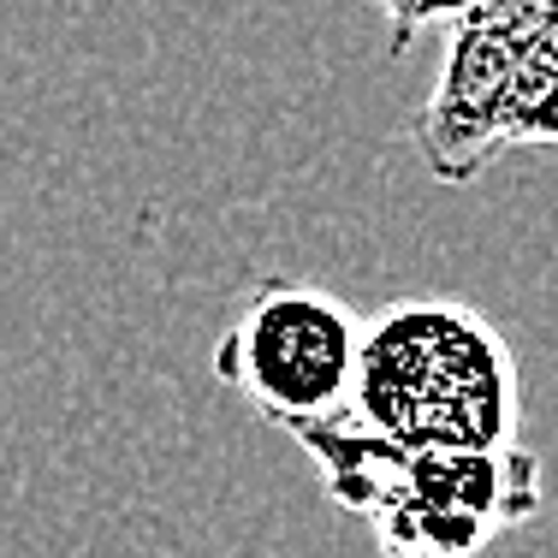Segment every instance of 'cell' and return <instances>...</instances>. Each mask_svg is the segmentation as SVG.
<instances>
[{
	"label": "cell",
	"mask_w": 558,
	"mask_h": 558,
	"mask_svg": "<svg viewBox=\"0 0 558 558\" xmlns=\"http://www.w3.org/2000/svg\"><path fill=\"white\" fill-rule=\"evenodd\" d=\"M286 434L315 463L322 494L368 523L380 558H475L547 505L541 458L517 440L487 451L398 446L356 422V410Z\"/></svg>",
	"instance_id": "obj_1"
},
{
	"label": "cell",
	"mask_w": 558,
	"mask_h": 558,
	"mask_svg": "<svg viewBox=\"0 0 558 558\" xmlns=\"http://www.w3.org/2000/svg\"><path fill=\"white\" fill-rule=\"evenodd\" d=\"M356 422L398 446L487 451L517 440V351L458 298H404L363 322Z\"/></svg>",
	"instance_id": "obj_2"
},
{
	"label": "cell",
	"mask_w": 558,
	"mask_h": 558,
	"mask_svg": "<svg viewBox=\"0 0 558 558\" xmlns=\"http://www.w3.org/2000/svg\"><path fill=\"white\" fill-rule=\"evenodd\" d=\"M363 315L310 279H262L215 339V380L274 428L333 422L356 404Z\"/></svg>",
	"instance_id": "obj_3"
},
{
	"label": "cell",
	"mask_w": 558,
	"mask_h": 558,
	"mask_svg": "<svg viewBox=\"0 0 558 558\" xmlns=\"http://www.w3.org/2000/svg\"><path fill=\"white\" fill-rule=\"evenodd\" d=\"M505 143L558 155V43H535L517 60L511 101H505Z\"/></svg>",
	"instance_id": "obj_4"
},
{
	"label": "cell",
	"mask_w": 558,
	"mask_h": 558,
	"mask_svg": "<svg viewBox=\"0 0 558 558\" xmlns=\"http://www.w3.org/2000/svg\"><path fill=\"white\" fill-rule=\"evenodd\" d=\"M463 19H470V12H463ZM475 19H482L517 60L535 43H558V0H482Z\"/></svg>",
	"instance_id": "obj_5"
},
{
	"label": "cell",
	"mask_w": 558,
	"mask_h": 558,
	"mask_svg": "<svg viewBox=\"0 0 558 558\" xmlns=\"http://www.w3.org/2000/svg\"><path fill=\"white\" fill-rule=\"evenodd\" d=\"M368 7L387 12V36H392V54H410V48L422 43L428 31H451V24L463 19V12H475L482 0H368Z\"/></svg>",
	"instance_id": "obj_6"
}]
</instances>
